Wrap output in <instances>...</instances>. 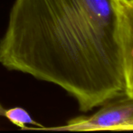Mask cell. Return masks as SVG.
<instances>
[{
  "instance_id": "cell-5",
  "label": "cell",
  "mask_w": 133,
  "mask_h": 133,
  "mask_svg": "<svg viewBox=\"0 0 133 133\" xmlns=\"http://www.w3.org/2000/svg\"><path fill=\"white\" fill-rule=\"evenodd\" d=\"M122 131H133V123H131L123 128Z\"/></svg>"
},
{
  "instance_id": "cell-1",
  "label": "cell",
  "mask_w": 133,
  "mask_h": 133,
  "mask_svg": "<svg viewBox=\"0 0 133 133\" xmlns=\"http://www.w3.org/2000/svg\"><path fill=\"white\" fill-rule=\"evenodd\" d=\"M0 63L53 83L87 112L125 92L114 0H15Z\"/></svg>"
},
{
  "instance_id": "cell-4",
  "label": "cell",
  "mask_w": 133,
  "mask_h": 133,
  "mask_svg": "<svg viewBox=\"0 0 133 133\" xmlns=\"http://www.w3.org/2000/svg\"><path fill=\"white\" fill-rule=\"evenodd\" d=\"M4 117L6 118L12 124L19 127L20 129H28L27 125H31L32 126H36V128H31V129L40 130L44 126L40 123L34 120L30 114L23 108L15 107L9 109H5L4 112Z\"/></svg>"
},
{
  "instance_id": "cell-2",
  "label": "cell",
  "mask_w": 133,
  "mask_h": 133,
  "mask_svg": "<svg viewBox=\"0 0 133 133\" xmlns=\"http://www.w3.org/2000/svg\"><path fill=\"white\" fill-rule=\"evenodd\" d=\"M100 108L89 116H79L56 127H43L49 131H122L133 123V96L123 93L100 106Z\"/></svg>"
},
{
  "instance_id": "cell-6",
  "label": "cell",
  "mask_w": 133,
  "mask_h": 133,
  "mask_svg": "<svg viewBox=\"0 0 133 133\" xmlns=\"http://www.w3.org/2000/svg\"><path fill=\"white\" fill-rule=\"evenodd\" d=\"M5 108L2 106V104H0V116H4V112H5Z\"/></svg>"
},
{
  "instance_id": "cell-3",
  "label": "cell",
  "mask_w": 133,
  "mask_h": 133,
  "mask_svg": "<svg viewBox=\"0 0 133 133\" xmlns=\"http://www.w3.org/2000/svg\"><path fill=\"white\" fill-rule=\"evenodd\" d=\"M123 60L125 94L133 96V0H114Z\"/></svg>"
}]
</instances>
